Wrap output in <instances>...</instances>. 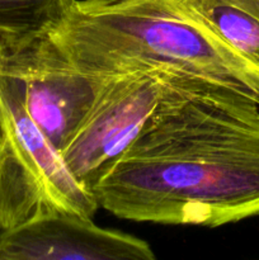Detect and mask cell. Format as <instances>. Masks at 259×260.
<instances>
[{
    "mask_svg": "<svg viewBox=\"0 0 259 260\" xmlns=\"http://www.w3.org/2000/svg\"><path fill=\"white\" fill-rule=\"evenodd\" d=\"M173 78L157 71H135L103 79L90 111L61 151L85 189L93 193L141 134Z\"/></svg>",
    "mask_w": 259,
    "mask_h": 260,
    "instance_id": "5b68a950",
    "label": "cell"
},
{
    "mask_svg": "<svg viewBox=\"0 0 259 260\" xmlns=\"http://www.w3.org/2000/svg\"><path fill=\"white\" fill-rule=\"evenodd\" d=\"M51 33L88 75L157 71L223 86L259 104V71L167 0H75Z\"/></svg>",
    "mask_w": 259,
    "mask_h": 260,
    "instance_id": "7a4b0ae2",
    "label": "cell"
},
{
    "mask_svg": "<svg viewBox=\"0 0 259 260\" xmlns=\"http://www.w3.org/2000/svg\"><path fill=\"white\" fill-rule=\"evenodd\" d=\"M0 71L14 79L30 118L60 152L89 113L104 79L79 70L51 30L0 36Z\"/></svg>",
    "mask_w": 259,
    "mask_h": 260,
    "instance_id": "277c9868",
    "label": "cell"
},
{
    "mask_svg": "<svg viewBox=\"0 0 259 260\" xmlns=\"http://www.w3.org/2000/svg\"><path fill=\"white\" fill-rule=\"evenodd\" d=\"M0 116V231L52 213L93 217L99 208L94 193L76 180L30 118L14 79L3 71Z\"/></svg>",
    "mask_w": 259,
    "mask_h": 260,
    "instance_id": "3957f363",
    "label": "cell"
},
{
    "mask_svg": "<svg viewBox=\"0 0 259 260\" xmlns=\"http://www.w3.org/2000/svg\"><path fill=\"white\" fill-rule=\"evenodd\" d=\"M3 137V122H2V116H0V140Z\"/></svg>",
    "mask_w": 259,
    "mask_h": 260,
    "instance_id": "9c48e42d",
    "label": "cell"
},
{
    "mask_svg": "<svg viewBox=\"0 0 259 260\" xmlns=\"http://www.w3.org/2000/svg\"><path fill=\"white\" fill-rule=\"evenodd\" d=\"M75 0H0V36L52 30Z\"/></svg>",
    "mask_w": 259,
    "mask_h": 260,
    "instance_id": "52a82bcc",
    "label": "cell"
},
{
    "mask_svg": "<svg viewBox=\"0 0 259 260\" xmlns=\"http://www.w3.org/2000/svg\"><path fill=\"white\" fill-rule=\"evenodd\" d=\"M226 4L238 8L259 22V0H222Z\"/></svg>",
    "mask_w": 259,
    "mask_h": 260,
    "instance_id": "ba28073f",
    "label": "cell"
},
{
    "mask_svg": "<svg viewBox=\"0 0 259 260\" xmlns=\"http://www.w3.org/2000/svg\"><path fill=\"white\" fill-rule=\"evenodd\" d=\"M154 260L146 241L74 213L42 216L0 233V260Z\"/></svg>",
    "mask_w": 259,
    "mask_h": 260,
    "instance_id": "8992f818",
    "label": "cell"
},
{
    "mask_svg": "<svg viewBox=\"0 0 259 260\" xmlns=\"http://www.w3.org/2000/svg\"><path fill=\"white\" fill-rule=\"evenodd\" d=\"M136 222L218 228L259 215V104L174 76L141 134L94 189Z\"/></svg>",
    "mask_w": 259,
    "mask_h": 260,
    "instance_id": "6da1fadb",
    "label": "cell"
}]
</instances>
